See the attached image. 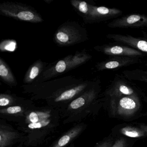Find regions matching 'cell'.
<instances>
[{"label": "cell", "mask_w": 147, "mask_h": 147, "mask_svg": "<svg viewBox=\"0 0 147 147\" xmlns=\"http://www.w3.org/2000/svg\"><path fill=\"white\" fill-rule=\"evenodd\" d=\"M123 76L129 80H135L147 83V70L136 69L122 72Z\"/></svg>", "instance_id": "15"}, {"label": "cell", "mask_w": 147, "mask_h": 147, "mask_svg": "<svg viewBox=\"0 0 147 147\" xmlns=\"http://www.w3.org/2000/svg\"><path fill=\"white\" fill-rule=\"evenodd\" d=\"M140 127L142 128V129H144L145 131L147 132V125H141Z\"/></svg>", "instance_id": "25"}, {"label": "cell", "mask_w": 147, "mask_h": 147, "mask_svg": "<svg viewBox=\"0 0 147 147\" xmlns=\"http://www.w3.org/2000/svg\"><path fill=\"white\" fill-rule=\"evenodd\" d=\"M87 86V83H83L66 90L55 98V101L61 102L72 99L84 91Z\"/></svg>", "instance_id": "13"}, {"label": "cell", "mask_w": 147, "mask_h": 147, "mask_svg": "<svg viewBox=\"0 0 147 147\" xmlns=\"http://www.w3.org/2000/svg\"><path fill=\"white\" fill-rule=\"evenodd\" d=\"M85 128L84 125H78L63 134L51 147H65L82 132Z\"/></svg>", "instance_id": "12"}, {"label": "cell", "mask_w": 147, "mask_h": 147, "mask_svg": "<svg viewBox=\"0 0 147 147\" xmlns=\"http://www.w3.org/2000/svg\"><path fill=\"white\" fill-rule=\"evenodd\" d=\"M121 134L125 136L133 138H139L147 136V132L142 128L126 126L120 130Z\"/></svg>", "instance_id": "18"}, {"label": "cell", "mask_w": 147, "mask_h": 147, "mask_svg": "<svg viewBox=\"0 0 147 147\" xmlns=\"http://www.w3.org/2000/svg\"><path fill=\"white\" fill-rule=\"evenodd\" d=\"M94 49L104 55L113 57H144L146 55L142 52L130 47L123 45L112 43L94 47Z\"/></svg>", "instance_id": "5"}, {"label": "cell", "mask_w": 147, "mask_h": 147, "mask_svg": "<svg viewBox=\"0 0 147 147\" xmlns=\"http://www.w3.org/2000/svg\"><path fill=\"white\" fill-rule=\"evenodd\" d=\"M72 5L78 11L86 16L90 11V5L84 1L79 0H72L71 1Z\"/></svg>", "instance_id": "19"}, {"label": "cell", "mask_w": 147, "mask_h": 147, "mask_svg": "<svg viewBox=\"0 0 147 147\" xmlns=\"http://www.w3.org/2000/svg\"><path fill=\"white\" fill-rule=\"evenodd\" d=\"M42 63L38 61L32 65L27 71L24 79V82L26 83L32 82L39 74L42 70Z\"/></svg>", "instance_id": "17"}, {"label": "cell", "mask_w": 147, "mask_h": 147, "mask_svg": "<svg viewBox=\"0 0 147 147\" xmlns=\"http://www.w3.org/2000/svg\"><path fill=\"white\" fill-rule=\"evenodd\" d=\"M98 92V90L94 88L86 91L82 95L70 103L69 105V110H78L88 105L95 99Z\"/></svg>", "instance_id": "11"}, {"label": "cell", "mask_w": 147, "mask_h": 147, "mask_svg": "<svg viewBox=\"0 0 147 147\" xmlns=\"http://www.w3.org/2000/svg\"><path fill=\"white\" fill-rule=\"evenodd\" d=\"M122 13V11L117 8L94 6L90 5V11L86 18L90 23H98L117 18Z\"/></svg>", "instance_id": "8"}, {"label": "cell", "mask_w": 147, "mask_h": 147, "mask_svg": "<svg viewBox=\"0 0 147 147\" xmlns=\"http://www.w3.org/2000/svg\"><path fill=\"white\" fill-rule=\"evenodd\" d=\"M112 144V140L111 139H107L101 142L96 147H111Z\"/></svg>", "instance_id": "24"}, {"label": "cell", "mask_w": 147, "mask_h": 147, "mask_svg": "<svg viewBox=\"0 0 147 147\" xmlns=\"http://www.w3.org/2000/svg\"><path fill=\"white\" fill-rule=\"evenodd\" d=\"M144 36L134 37L129 35L108 34L106 36L108 39L123 44L124 45L137 50L147 55V34L142 32Z\"/></svg>", "instance_id": "7"}, {"label": "cell", "mask_w": 147, "mask_h": 147, "mask_svg": "<svg viewBox=\"0 0 147 147\" xmlns=\"http://www.w3.org/2000/svg\"><path fill=\"white\" fill-rule=\"evenodd\" d=\"M80 31L71 26H64L58 29L55 34L56 42L63 46H69L79 42L82 39Z\"/></svg>", "instance_id": "9"}, {"label": "cell", "mask_w": 147, "mask_h": 147, "mask_svg": "<svg viewBox=\"0 0 147 147\" xmlns=\"http://www.w3.org/2000/svg\"><path fill=\"white\" fill-rule=\"evenodd\" d=\"M107 26L111 28H144L147 27V15L132 13L113 20Z\"/></svg>", "instance_id": "6"}, {"label": "cell", "mask_w": 147, "mask_h": 147, "mask_svg": "<svg viewBox=\"0 0 147 147\" xmlns=\"http://www.w3.org/2000/svg\"><path fill=\"white\" fill-rule=\"evenodd\" d=\"M18 136L17 132L10 130L0 129V147H7L18 138Z\"/></svg>", "instance_id": "16"}, {"label": "cell", "mask_w": 147, "mask_h": 147, "mask_svg": "<svg viewBox=\"0 0 147 147\" xmlns=\"http://www.w3.org/2000/svg\"><path fill=\"white\" fill-rule=\"evenodd\" d=\"M0 11L5 16L18 20L34 23L43 21L41 16L35 10L18 3H3L0 5Z\"/></svg>", "instance_id": "2"}, {"label": "cell", "mask_w": 147, "mask_h": 147, "mask_svg": "<svg viewBox=\"0 0 147 147\" xmlns=\"http://www.w3.org/2000/svg\"><path fill=\"white\" fill-rule=\"evenodd\" d=\"M141 61H142L139 57H113L99 63L96 65V68L99 71L115 70L139 63Z\"/></svg>", "instance_id": "10"}, {"label": "cell", "mask_w": 147, "mask_h": 147, "mask_svg": "<svg viewBox=\"0 0 147 147\" xmlns=\"http://www.w3.org/2000/svg\"><path fill=\"white\" fill-rule=\"evenodd\" d=\"M14 102V98L9 94H1L0 95V106L6 107L11 105Z\"/></svg>", "instance_id": "22"}, {"label": "cell", "mask_w": 147, "mask_h": 147, "mask_svg": "<svg viewBox=\"0 0 147 147\" xmlns=\"http://www.w3.org/2000/svg\"><path fill=\"white\" fill-rule=\"evenodd\" d=\"M24 111V109L22 107L19 106H10L5 108L1 109L0 110V113L3 114H9V115H14L22 113Z\"/></svg>", "instance_id": "21"}, {"label": "cell", "mask_w": 147, "mask_h": 147, "mask_svg": "<svg viewBox=\"0 0 147 147\" xmlns=\"http://www.w3.org/2000/svg\"><path fill=\"white\" fill-rule=\"evenodd\" d=\"M92 56L86 53H80L75 55H69L60 60L54 67L46 72L48 77L64 73L74 68L91 59Z\"/></svg>", "instance_id": "4"}, {"label": "cell", "mask_w": 147, "mask_h": 147, "mask_svg": "<svg viewBox=\"0 0 147 147\" xmlns=\"http://www.w3.org/2000/svg\"><path fill=\"white\" fill-rule=\"evenodd\" d=\"M145 66H146V67H147V61H146V63H145Z\"/></svg>", "instance_id": "26"}, {"label": "cell", "mask_w": 147, "mask_h": 147, "mask_svg": "<svg viewBox=\"0 0 147 147\" xmlns=\"http://www.w3.org/2000/svg\"><path fill=\"white\" fill-rule=\"evenodd\" d=\"M127 142L126 139L124 138H120L117 140L111 147H126Z\"/></svg>", "instance_id": "23"}, {"label": "cell", "mask_w": 147, "mask_h": 147, "mask_svg": "<svg viewBox=\"0 0 147 147\" xmlns=\"http://www.w3.org/2000/svg\"><path fill=\"white\" fill-rule=\"evenodd\" d=\"M0 77L10 85L17 84L16 79L11 70L2 58L0 59Z\"/></svg>", "instance_id": "14"}, {"label": "cell", "mask_w": 147, "mask_h": 147, "mask_svg": "<svg viewBox=\"0 0 147 147\" xmlns=\"http://www.w3.org/2000/svg\"><path fill=\"white\" fill-rule=\"evenodd\" d=\"M70 147H74V144H71V146H70Z\"/></svg>", "instance_id": "27"}, {"label": "cell", "mask_w": 147, "mask_h": 147, "mask_svg": "<svg viewBox=\"0 0 147 147\" xmlns=\"http://www.w3.org/2000/svg\"><path fill=\"white\" fill-rule=\"evenodd\" d=\"M17 48V43L14 40L3 41L0 45V49L2 51H13Z\"/></svg>", "instance_id": "20"}, {"label": "cell", "mask_w": 147, "mask_h": 147, "mask_svg": "<svg viewBox=\"0 0 147 147\" xmlns=\"http://www.w3.org/2000/svg\"><path fill=\"white\" fill-rule=\"evenodd\" d=\"M109 99L112 115L121 118L133 117L139 111L141 106L139 98L124 96Z\"/></svg>", "instance_id": "1"}, {"label": "cell", "mask_w": 147, "mask_h": 147, "mask_svg": "<svg viewBox=\"0 0 147 147\" xmlns=\"http://www.w3.org/2000/svg\"><path fill=\"white\" fill-rule=\"evenodd\" d=\"M106 95L109 98L124 96L139 98V90L123 76L116 74L107 89Z\"/></svg>", "instance_id": "3"}]
</instances>
